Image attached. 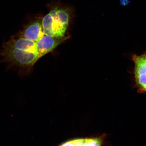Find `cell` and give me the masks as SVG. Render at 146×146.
Masks as SVG:
<instances>
[{
    "label": "cell",
    "instance_id": "52a82bcc",
    "mask_svg": "<svg viewBox=\"0 0 146 146\" xmlns=\"http://www.w3.org/2000/svg\"><path fill=\"white\" fill-rule=\"evenodd\" d=\"M102 143L100 138L86 139L84 146H101Z\"/></svg>",
    "mask_w": 146,
    "mask_h": 146
},
{
    "label": "cell",
    "instance_id": "8992f818",
    "mask_svg": "<svg viewBox=\"0 0 146 146\" xmlns=\"http://www.w3.org/2000/svg\"><path fill=\"white\" fill-rule=\"evenodd\" d=\"M44 35L42 21L40 20L33 22L27 25L19 35L22 37L36 43Z\"/></svg>",
    "mask_w": 146,
    "mask_h": 146
},
{
    "label": "cell",
    "instance_id": "7a4b0ae2",
    "mask_svg": "<svg viewBox=\"0 0 146 146\" xmlns=\"http://www.w3.org/2000/svg\"><path fill=\"white\" fill-rule=\"evenodd\" d=\"M1 54L7 61L23 68L30 69L39 59L38 53L4 46Z\"/></svg>",
    "mask_w": 146,
    "mask_h": 146
},
{
    "label": "cell",
    "instance_id": "277c9868",
    "mask_svg": "<svg viewBox=\"0 0 146 146\" xmlns=\"http://www.w3.org/2000/svg\"><path fill=\"white\" fill-rule=\"evenodd\" d=\"M68 36L54 37L44 35L37 42L38 57L39 58L53 50L60 44L68 39Z\"/></svg>",
    "mask_w": 146,
    "mask_h": 146
},
{
    "label": "cell",
    "instance_id": "5b68a950",
    "mask_svg": "<svg viewBox=\"0 0 146 146\" xmlns=\"http://www.w3.org/2000/svg\"><path fill=\"white\" fill-rule=\"evenodd\" d=\"M3 46L38 54L37 43L33 41L27 40L19 35L17 37L14 36L12 38L5 44Z\"/></svg>",
    "mask_w": 146,
    "mask_h": 146
},
{
    "label": "cell",
    "instance_id": "3957f363",
    "mask_svg": "<svg viewBox=\"0 0 146 146\" xmlns=\"http://www.w3.org/2000/svg\"><path fill=\"white\" fill-rule=\"evenodd\" d=\"M135 81L140 90L146 92V52L133 56Z\"/></svg>",
    "mask_w": 146,
    "mask_h": 146
},
{
    "label": "cell",
    "instance_id": "ba28073f",
    "mask_svg": "<svg viewBox=\"0 0 146 146\" xmlns=\"http://www.w3.org/2000/svg\"><path fill=\"white\" fill-rule=\"evenodd\" d=\"M120 4L123 7L127 6L130 3V0H120Z\"/></svg>",
    "mask_w": 146,
    "mask_h": 146
},
{
    "label": "cell",
    "instance_id": "9c48e42d",
    "mask_svg": "<svg viewBox=\"0 0 146 146\" xmlns=\"http://www.w3.org/2000/svg\"><path fill=\"white\" fill-rule=\"evenodd\" d=\"M60 146H76L72 140L66 142Z\"/></svg>",
    "mask_w": 146,
    "mask_h": 146
},
{
    "label": "cell",
    "instance_id": "6da1fadb",
    "mask_svg": "<svg viewBox=\"0 0 146 146\" xmlns=\"http://www.w3.org/2000/svg\"><path fill=\"white\" fill-rule=\"evenodd\" d=\"M69 16L68 11L63 9H56L51 11L42 21L45 35L63 37L68 26Z\"/></svg>",
    "mask_w": 146,
    "mask_h": 146
}]
</instances>
